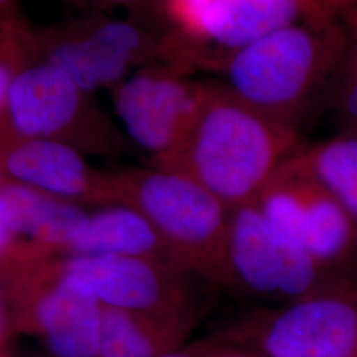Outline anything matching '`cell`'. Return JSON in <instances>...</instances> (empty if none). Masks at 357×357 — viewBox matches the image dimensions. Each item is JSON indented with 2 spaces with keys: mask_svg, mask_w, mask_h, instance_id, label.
I'll return each instance as SVG.
<instances>
[{
  "mask_svg": "<svg viewBox=\"0 0 357 357\" xmlns=\"http://www.w3.org/2000/svg\"><path fill=\"white\" fill-rule=\"evenodd\" d=\"M301 147L299 130L246 102L224 81L208 79L188 131L153 165L191 178L233 211L255 204Z\"/></svg>",
  "mask_w": 357,
  "mask_h": 357,
  "instance_id": "6da1fadb",
  "label": "cell"
},
{
  "mask_svg": "<svg viewBox=\"0 0 357 357\" xmlns=\"http://www.w3.org/2000/svg\"><path fill=\"white\" fill-rule=\"evenodd\" d=\"M344 48L340 20L302 22L231 53L217 72L246 102L299 130L328 102Z\"/></svg>",
  "mask_w": 357,
  "mask_h": 357,
  "instance_id": "7a4b0ae2",
  "label": "cell"
},
{
  "mask_svg": "<svg viewBox=\"0 0 357 357\" xmlns=\"http://www.w3.org/2000/svg\"><path fill=\"white\" fill-rule=\"evenodd\" d=\"M107 190L150 220L193 275L213 289L241 294L230 265V211L191 178L159 168L126 171Z\"/></svg>",
  "mask_w": 357,
  "mask_h": 357,
  "instance_id": "3957f363",
  "label": "cell"
},
{
  "mask_svg": "<svg viewBox=\"0 0 357 357\" xmlns=\"http://www.w3.org/2000/svg\"><path fill=\"white\" fill-rule=\"evenodd\" d=\"M22 35L31 59L56 66L91 94L171 57L166 32L132 16L85 13L44 26L22 17Z\"/></svg>",
  "mask_w": 357,
  "mask_h": 357,
  "instance_id": "277c9868",
  "label": "cell"
},
{
  "mask_svg": "<svg viewBox=\"0 0 357 357\" xmlns=\"http://www.w3.org/2000/svg\"><path fill=\"white\" fill-rule=\"evenodd\" d=\"M228 249L241 294L280 306L317 298H357V268L321 262L274 227L255 204L230 211Z\"/></svg>",
  "mask_w": 357,
  "mask_h": 357,
  "instance_id": "5b68a950",
  "label": "cell"
},
{
  "mask_svg": "<svg viewBox=\"0 0 357 357\" xmlns=\"http://www.w3.org/2000/svg\"><path fill=\"white\" fill-rule=\"evenodd\" d=\"M264 357L357 356V298L258 307L216 333Z\"/></svg>",
  "mask_w": 357,
  "mask_h": 357,
  "instance_id": "8992f818",
  "label": "cell"
},
{
  "mask_svg": "<svg viewBox=\"0 0 357 357\" xmlns=\"http://www.w3.org/2000/svg\"><path fill=\"white\" fill-rule=\"evenodd\" d=\"M90 97L63 70L31 59L13 78L3 119L15 138L54 139L75 147L82 143L107 151L116 143L114 128Z\"/></svg>",
  "mask_w": 357,
  "mask_h": 357,
  "instance_id": "52a82bcc",
  "label": "cell"
},
{
  "mask_svg": "<svg viewBox=\"0 0 357 357\" xmlns=\"http://www.w3.org/2000/svg\"><path fill=\"white\" fill-rule=\"evenodd\" d=\"M296 153L275 171L255 204L274 227L321 262L357 268V229L352 218Z\"/></svg>",
  "mask_w": 357,
  "mask_h": 357,
  "instance_id": "ba28073f",
  "label": "cell"
},
{
  "mask_svg": "<svg viewBox=\"0 0 357 357\" xmlns=\"http://www.w3.org/2000/svg\"><path fill=\"white\" fill-rule=\"evenodd\" d=\"M65 274L84 282L103 307L156 315H205L208 310L204 281L151 258L76 255Z\"/></svg>",
  "mask_w": 357,
  "mask_h": 357,
  "instance_id": "9c48e42d",
  "label": "cell"
},
{
  "mask_svg": "<svg viewBox=\"0 0 357 357\" xmlns=\"http://www.w3.org/2000/svg\"><path fill=\"white\" fill-rule=\"evenodd\" d=\"M178 65L144 66L112 91L115 113L128 137L159 156L185 135L197 113L203 81Z\"/></svg>",
  "mask_w": 357,
  "mask_h": 357,
  "instance_id": "30bf717a",
  "label": "cell"
},
{
  "mask_svg": "<svg viewBox=\"0 0 357 357\" xmlns=\"http://www.w3.org/2000/svg\"><path fill=\"white\" fill-rule=\"evenodd\" d=\"M327 19L317 0H216L196 38L183 47L195 69L217 72L231 53L281 28Z\"/></svg>",
  "mask_w": 357,
  "mask_h": 357,
  "instance_id": "8fae6325",
  "label": "cell"
},
{
  "mask_svg": "<svg viewBox=\"0 0 357 357\" xmlns=\"http://www.w3.org/2000/svg\"><path fill=\"white\" fill-rule=\"evenodd\" d=\"M103 306L84 282L64 277L35 310L38 328L56 357H97Z\"/></svg>",
  "mask_w": 357,
  "mask_h": 357,
  "instance_id": "7c38bea8",
  "label": "cell"
},
{
  "mask_svg": "<svg viewBox=\"0 0 357 357\" xmlns=\"http://www.w3.org/2000/svg\"><path fill=\"white\" fill-rule=\"evenodd\" d=\"M3 147L1 166L16 183L59 199L81 196L91 187L88 163L69 143L15 138Z\"/></svg>",
  "mask_w": 357,
  "mask_h": 357,
  "instance_id": "4fadbf2b",
  "label": "cell"
},
{
  "mask_svg": "<svg viewBox=\"0 0 357 357\" xmlns=\"http://www.w3.org/2000/svg\"><path fill=\"white\" fill-rule=\"evenodd\" d=\"M69 246L76 255L151 258L188 270L150 220L128 205L110 206L86 215Z\"/></svg>",
  "mask_w": 357,
  "mask_h": 357,
  "instance_id": "5bb4252c",
  "label": "cell"
},
{
  "mask_svg": "<svg viewBox=\"0 0 357 357\" xmlns=\"http://www.w3.org/2000/svg\"><path fill=\"white\" fill-rule=\"evenodd\" d=\"M205 315H156L103 307L97 357H160L185 344Z\"/></svg>",
  "mask_w": 357,
  "mask_h": 357,
  "instance_id": "9a60e30c",
  "label": "cell"
},
{
  "mask_svg": "<svg viewBox=\"0 0 357 357\" xmlns=\"http://www.w3.org/2000/svg\"><path fill=\"white\" fill-rule=\"evenodd\" d=\"M0 215L13 234L40 243L70 245L86 213L20 183L0 187Z\"/></svg>",
  "mask_w": 357,
  "mask_h": 357,
  "instance_id": "2e32d148",
  "label": "cell"
},
{
  "mask_svg": "<svg viewBox=\"0 0 357 357\" xmlns=\"http://www.w3.org/2000/svg\"><path fill=\"white\" fill-rule=\"evenodd\" d=\"M296 153L344 208L357 229V135L340 132L331 139L302 146Z\"/></svg>",
  "mask_w": 357,
  "mask_h": 357,
  "instance_id": "e0dca14e",
  "label": "cell"
},
{
  "mask_svg": "<svg viewBox=\"0 0 357 357\" xmlns=\"http://www.w3.org/2000/svg\"><path fill=\"white\" fill-rule=\"evenodd\" d=\"M345 29V48L335 77L328 103L343 134L357 135V13L340 20Z\"/></svg>",
  "mask_w": 357,
  "mask_h": 357,
  "instance_id": "ac0fdd59",
  "label": "cell"
},
{
  "mask_svg": "<svg viewBox=\"0 0 357 357\" xmlns=\"http://www.w3.org/2000/svg\"><path fill=\"white\" fill-rule=\"evenodd\" d=\"M216 0H158L155 26L169 33L178 43L190 44L203 23L205 15Z\"/></svg>",
  "mask_w": 357,
  "mask_h": 357,
  "instance_id": "d6986e66",
  "label": "cell"
},
{
  "mask_svg": "<svg viewBox=\"0 0 357 357\" xmlns=\"http://www.w3.org/2000/svg\"><path fill=\"white\" fill-rule=\"evenodd\" d=\"M20 22L22 15L17 11L0 16V118L4 116L13 78L31 60Z\"/></svg>",
  "mask_w": 357,
  "mask_h": 357,
  "instance_id": "ffe728a7",
  "label": "cell"
},
{
  "mask_svg": "<svg viewBox=\"0 0 357 357\" xmlns=\"http://www.w3.org/2000/svg\"><path fill=\"white\" fill-rule=\"evenodd\" d=\"M72 4L84 8L86 13H107L125 8L132 17L155 26V10L158 0H69ZM158 28V26H156Z\"/></svg>",
  "mask_w": 357,
  "mask_h": 357,
  "instance_id": "44dd1931",
  "label": "cell"
},
{
  "mask_svg": "<svg viewBox=\"0 0 357 357\" xmlns=\"http://www.w3.org/2000/svg\"><path fill=\"white\" fill-rule=\"evenodd\" d=\"M225 343L215 336L200 339L160 357H218Z\"/></svg>",
  "mask_w": 357,
  "mask_h": 357,
  "instance_id": "7402d4cb",
  "label": "cell"
},
{
  "mask_svg": "<svg viewBox=\"0 0 357 357\" xmlns=\"http://www.w3.org/2000/svg\"><path fill=\"white\" fill-rule=\"evenodd\" d=\"M321 10L331 19L342 20L351 13H357V0H317Z\"/></svg>",
  "mask_w": 357,
  "mask_h": 357,
  "instance_id": "603a6c76",
  "label": "cell"
},
{
  "mask_svg": "<svg viewBox=\"0 0 357 357\" xmlns=\"http://www.w3.org/2000/svg\"><path fill=\"white\" fill-rule=\"evenodd\" d=\"M225 343V342H224ZM218 357H264L253 349L225 343Z\"/></svg>",
  "mask_w": 357,
  "mask_h": 357,
  "instance_id": "cb8c5ba5",
  "label": "cell"
},
{
  "mask_svg": "<svg viewBox=\"0 0 357 357\" xmlns=\"http://www.w3.org/2000/svg\"><path fill=\"white\" fill-rule=\"evenodd\" d=\"M13 233L4 222L3 217L0 215V252L8 246V243L13 240Z\"/></svg>",
  "mask_w": 357,
  "mask_h": 357,
  "instance_id": "d4e9b609",
  "label": "cell"
},
{
  "mask_svg": "<svg viewBox=\"0 0 357 357\" xmlns=\"http://www.w3.org/2000/svg\"><path fill=\"white\" fill-rule=\"evenodd\" d=\"M20 0H0V16L17 11Z\"/></svg>",
  "mask_w": 357,
  "mask_h": 357,
  "instance_id": "484cf974",
  "label": "cell"
},
{
  "mask_svg": "<svg viewBox=\"0 0 357 357\" xmlns=\"http://www.w3.org/2000/svg\"><path fill=\"white\" fill-rule=\"evenodd\" d=\"M4 336H6V318H4V308L0 298V344L4 340Z\"/></svg>",
  "mask_w": 357,
  "mask_h": 357,
  "instance_id": "4316f807",
  "label": "cell"
},
{
  "mask_svg": "<svg viewBox=\"0 0 357 357\" xmlns=\"http://www.w3.org/2000/svg\"><path fill=\"white\" fill-rule=\"evenodd\" d=\"M355 357H357V356H355Z\"/></svg>",
  "mask_w": 357,
  "mask_h": 357,
  "instance_id": "83f0119b",
  "label": "cell"
}]
</instances>
